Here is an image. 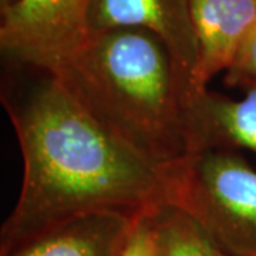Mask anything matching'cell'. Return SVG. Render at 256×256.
Masks as SVG:
<instances>
[{"instance_id":"cell-1","label":"cell","mask_w":256,"mask_h":256,"mask_svg":"<svg viewBox=\"0 0 256 256\" xmlns=\"http://www.w3.org/2000/svg\"><path fill=\"white\" fill-rule=\"evenodd\" d=\"M20 66L26 76L2 92L23 181L0 230V256L78 215H138L164 204L161 166L107 131L53 72Z\"/></svg>"},{"instance_id":"cell-2","label":"cell","mask_w":256,"mask_h":256,"mask_svg":"<svg viewBox=\"0 0 256 256\" xmlns=\"http://www.w3.org/2000/svg\"><path fill=\"white\" fill-rule=\"evenodd\" d=\"M54 74L112 136L158 166L192 150L200 90L170 47L144 28L90 34Z\"/></svg>"},{"instance_id":"cell-3","label":"cell","mask_w":256,"mask_h":256,"mask_svg":"<svg viewBox=\"0 0 256 256\" xmlns=\"http://www.w3.org/2000/svg\"><path fill=\"white\" fill-rule=\"evenodd\" d=\"M164 204L230 256H256V168L236 150L204 148L162 168Z\"/></svg>"},{"instance_id":"cell-4","label":"cell","mask_w":256,"mask_h":256,"mask_svg":"<svg viewBox=\"0 0 256 256\" xmlns=\"http://www.w3.org/2000/svg\"><path fill=\"white\" fill-rule=\"evenodd\" d=\"M92 0H16L0 10V47L10 62L57 72L88 37Z\"/></svg>"},{"instance_id":"cell-5","label":"cell","mask_w":256,"mask_h":256,"mask_svg":"<svg viewBox=\"0 0 256 256\" xmlns=\"http://www.w3.org/2000/svg\"><path fill=\"white\" fill-rule=\"evenodd\" d=\"M122 28H144L154 33L195 74L198 43L190 0H92L88 36Z\"/></svg>"},{"instance_id":"cell-6","label":"cell","mask_w":256,"mask_h":256,"mask_svg":"<svg viewBox=\"0 0 256 256\" xmlns=\"http://www.w3.org/2000/svg\"><path fill=\"white\" fill-rule=\"evenodd\" d=\"M198 43L194 80L198 88L234 63L239 48L256 23V0H190Z\"/></svg>"},{"instance_id":"cell-7","label":"cell","mask_w":256,"mask_h":256,"mask_svg":"<svg viewBox=\"0 0 256 256\" xmlns=\"http://www.w3.org/2000/svg\"><path fill=\"white\" fill-rule=\"evenodd\" d=\"M136 218L114 210L78 215L40 232L4 256H122Z\"/></svg>"},{"instance_id":"cell-8","label":"cell","mask_w":256,"mask_h":256,"mask_svg":"<svg viewBox=\"0 0 256 256\" xmlns=\"http://www.w3.org/2000/svg\"><path fill=\"white\" fill-rule=\"evenodd\" d=\"M248 150L256 154V87L242 98L200 90L192 108V150Z\"/></svg>"},{"instance_id":"cell-9","label":"cell","mask_w":256,"mask_h":256,"mask_svg":"<svg viewBox=\"0 0 256 256\" xmlns=\"http://www.w3.org/2000/svg\"><path fill=\"white\" fill-rule=\"evenodd\" d=\"M154 220L156 256H230L190 215L172 205L156 206Z\"/></svg>"},{"instance_id":"cell-10","label":"cell","mask_w":256,"mask_h":256,"mask_svg":"<svg viewBox=\"0 0 256 256\" xmlns=\"http://www.w3.org/2000/svg\"><path fill=\"white\" fill-rule=\"evenodd\" d=\"M225 73L230 87H240L244 90L256 87V23Z\"/></svg>"},{"instance_id":"cell-11","label":"cell","mask_w":256,"mask_h":256,"mask_svg":"<svg viewBox=\"0 0 256 256\" xmlns=\"http://www.w3.org/2000/svg\"><path fill=\"white\" fill-rule=\"evenodd\" d=\"M156 208L138 214L122 256H156Z\"/></svg>"},{"instance_id":"cell-12","label":"cell","mask_w":256,"mask_h":256,"mask_svg":"<svg viewBox=\"0 0 256 256\" xmlns=\"http://www.w3.org/2000/svg\"><path fill=\"white\" fill-rule=\"evenodd\" d=\"M16 0H0V10L6 9V8H9L12 3H14Z\"/></svg>"}]
</instances>
